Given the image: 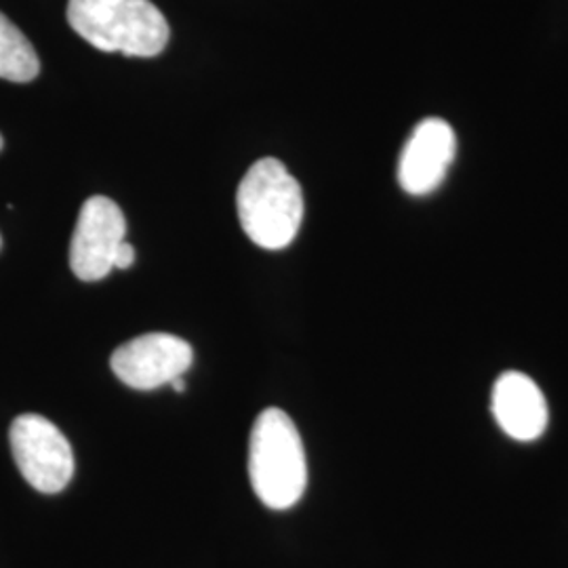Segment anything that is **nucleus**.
I'll return each mask as SVG.
<instances>
[{
    "label": "nucleus",
    "instance_id": "1",
    "mask_svg": "<svg viewBox=\"0 0 568 568\" xmlns=\"http://www.w3.org/2000/svg\"><path fill=\"white\" fill-rule=\"evenodd\" d=\"M248 478L270 509L293 508L307 487V462L293 419L276 406L260 413L248 440Z\"/></svg>",
    "mask_w": 568,
    "mask_h": 568
},
{
    "label": "nucleus",
    "instance_id": "2",
    "mask_svg": "<svg viewBox=\"0 0 568 568\" xmlns=\"http://www.w3.org/2000/svg\"><path fill=\"white\" fill-rule=\"evenodd\" d=\"M68 21L95 49L129 58L163 53L171 32L150 0H70Z\"/></svg>",
    "mask_w": 568,
    "mask_h": 568
},
{
    "label": "nucleus",
    "instance_id": "3",
    "mask_svg": "<svg viewBox=\"0 0 568 568\" xmlns=\"http://www.w3.org/2000/svg\"><path fill=\"white\" fill-rule=\"evenodd\" d=\"M236 206L244 234L262 248L281 251L302 227L304 192L281 161L262 159L239 185Z\"/></svg>",
    "mask_w": 568,
    "mask_h": 568
},
{
    "label": "nucleus",
    "instance_id": "4",
    "mask_svg": "<svg viewBox=\"0 0 568 568\" xmlns=\"http://www.w3.org/2000/svg\"><path fill=\"white\" fill-rule=\"evenodd\" d=\"M9 443L21 476L32 488L55 495L74 476V450L60 427L42 415H20L9 429Z\"/></svg>",
    "mask_w": 568,
    "mask_h": 568
},
{
    "label": "nucleus",
    "instance_id": "5",
    "mask_svg": "<svg viewBox=\"0 0 568 568\" xmlns=\"http://www.w3.org/2000/svg\"><path fill=\"white\" fill-rule=\"evenodd\" d=\"M124 241L126 220L121 206L105 196L84 201L70 244V267L77 278L84 283L105 278L114 270L116 251Z\"/></svg>",
    "mask_w": 568,
    "mask_h": 568
},
{
    "label": "nucleus",
    "instance_id": "6",
    "mask_svg": "<svg viewBox=\"0 0 568 568\" xmlns=\"http://www.w3.org/2000/svg\"><path fill=\"white\" fill-rule=\"evenodd\" d=\"M192 363V345L169 333L140 335L116 347L110 358V366L122 384L143 392L156 389L183 377Z\"/></svg>",
    "mask_w": 568,
    "mask_h": 568
},
{
    "label": "nucleus",
    "instance_id": "7",
    "mask_svg": "<svg viewBox=\"0 0 568 568\" xmlns=\"http://www.w3.org/2000/svg\"><path fill=\"white\" fill-rule=\"evenodd\" d=\"M457 154L455 131L443 119L419 122L398 161V183L410 196H426L445 182Z\"/></svg>",
    "mask_w": 568,
    "mask_h": 568
},
{
    "label": "nucleus",
    "instance_id": "8",
    "mask_svg": "<svg viewBox=\"0 0 568 568\" xmlns=\"http://www.w3.org/2000/svg\"><path fill=\"white\" fill-rule=\"evenodd\" d=\"M490 408L509 438L537 440L548 427V403L539 386L520 371H506L493 386Z\"/></svg>",
    "mask_w": 568,
    "mask_h": 568
},
{
    "label": "nucleus",
    "instance_id": "9",
    "mask_svg": "<svg viewBox=\"0 0 568 568\" xmlns=\"http://www.w3.org/2000/svg\"><path fill=\"white\" fill-rule=\"evenodd\" d=\"M41 60L20 28L0 13V79L11 82L34 81Z\"/></svg>",
    "mask_w": 568,
    "mask_h": 568
},
{
    "label": "nucleus",
    "instance_id": "10",
    "mask_svg": "<svg viewBox=\"0 0 568 568\" xmlns=\"http://www.w3.org/2000/svg\"><path fill=\"white\" fill-rule=\"evenodd\" d=\"M133 264H135V248H133V244L124 241V243L119 246V251H116L114 270H129Z\"/></svg>",
    "mask_w": 568,
    "mask_h": 568
},
{
    "label": "nucleus",
    "instance_id": "11",
    "mask_svg": "<svg viewBox=\"0 0 568 568\" xmlns=\"http://www.w3.org/2000/svg\"><path fill=\"white\" fill-rule=\"evenodd\" d=\"M171 387H173L175 392H185V382H183V377H178V379H173V382H171Z\"/></svg>",
    "mask_w": 568,
    "mask_h": 568
},
{
    "label": "nucleus",
    "instance_id": "12",
    "mask_svg": "<svg viewBox=\"0 0 568 568\" xmlns=\"http://www.w3.org/2000/svg\"><path fill=\"white\" fill-rule=\"evenodd\" d=\"M2 143L4 142H2V135H0V150H2Z\"/></svg>",
    "mask_w": 568,
    "mask_h": 568
},
{
    "label": "nucleus",
    "instance_id": "13",
    "mask_svg": "<svg viewBox=\"0 0 568 568\" xmlns=\"http://www.w3.org/2000/svg\"><path fill=\"white\" fill-rule=\"evenodd\" d=\"M0 246H2V239H0Z\"/></svg>",
    "mask_w": 568,
    "mask_h": 568
}]
</instances>
